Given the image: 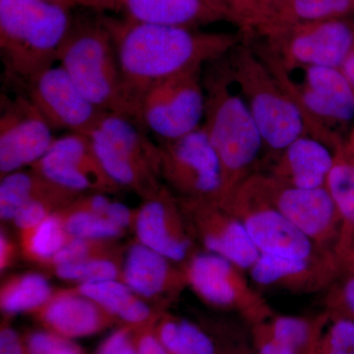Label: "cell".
<instances>
[{
	"label": "cell",
	"mask_w": 354,
	"mask_h": 354,
	"mask_svg": "<svg viewBox=\"0 0 354 354\" xmlns=\"http://www.w3.org/2000/svg\"><path fill=\"white\" fill-rule=\"evenodd\" d=\"M0 354H26L24 337L3 321L0 329Z\"/></svg>",
	"instance_id": "obj_41"
},
{
	"label": "cell",
	"mask_w": 354,
	"mask_h": 354,
	"mask_svg": "<svg viewBox=\"0 0 354 354\" xmlns=\"http://www.w3.org/2000/svg\"><path fill=\"white\" fill-rule=\"evenodd\" d=\"M318 354H354V349H317Z\"/></svg>",
	"instance_id": "obj_46"
},
{
	"label": "cell",
	"mask_w": 354,
	"mask_h": 354,
	"mask_svg": "<svg viewBox=\"0 0 354 354\" xmlns=\"http://www.w3.org/2000/svg\"><path fill=\"white\" fill-rule=\"evenodd\" d=\"M180 267L188 288L209 306L239 312L254 325L274 315L247 272L225 258L200 249Z\"/></svg>",
	"instance_id": "obj_11"
},
{
	"label": "cell",
	"mask_w": 354,
	"mask_h": 354,
	"mask_svg": "<svg viewBox=\"0 0 354 354\" xmlns=\"http://www.w3.org/2000/svg\"><path fill=\"white\" fill-rule=\"evenodd\" d=\"M209 8L215 10L216 12L221 14L225 20L228 19V14L227 6H225V0H203Z\"/></svg>",
	"instance_id": "obj_45"
},
{
	"label": "cell",
	"mask_w": 354,
	"mask_h": 354,
	"mask_svg": "<svg viewBox=\"0 0 354 354\" xmlns=\"http://www.w3.org/2000/svg\"><path fill=\"white\" fill-rule=\"evenodd\" d=\"M228 354H246V353H241V351H234V353H230Z\"/></svg>",
	"instance_id": "obj_47"
},
{
	"label": "cell",
	"mask_w": 354,
	"mask_h": 354,
	"mask_svg": "<svg viewBox=\"0 0 354 354\" xmlns=\"http://www.w3.org/2000/svg\"><path fill=\"white\" fill-rule=\"evenodd\" d=\"M32 316L44 330L70 339L90 337L120 323L75 288L55 290L50 300Z\"/></svg>",
	"instance_id": "obj_21"
},
{
	"label": "cell",
	"mask_w": 354,
	"mask_h": 354,
	"mask_svg": "<svg viewBox=\"0 0 354 354\" xmlns=\"http://www.w3.org/2000/svg\"><path fill=\"white\" fill-rule=\"evenodd\" d=\"M304 115L307 134L335 150L354 127V91L341 68L286 66L267 48H255Z\"/></svg>",
	"instance_id": "obj_4"
},
{
	"label": "cell",
	"mask_w": 354,
	"mask_h": 354,
	"mask_svg": "<svg viewBox=\"0 0 354 354\" xmlns=\"http://www.w3.org/2000/svg\"><path fill=\"white\" fill-rule=\"evenodd\" d=\"M30 169L70 192L113 194L121 188L104 171L88 135L67 133Z\"/></svg>",
	"instance_id": "obj_14"
},
{
	"label": "cell",
	"mask_w": 354,
	"mask_h": 354,
	"mask_svg": "<svg viewBox=\"0 0 354 354\" xmlns=\"http://www.w3.org/2000/svg\"><path fill=\"white\" fill-rule=\"evenodd\" d=\"M19 246L16 245L6 232H0V271L3 272L11 267L17 259Z\"/></svg>",
	"instance_id": "obj_42"
},
{
	"label": "cell",
	"mask_w": 354,
	"mask_h": 354,
	"mask_svg": "<svg viewBox=\"0 0 354 354\" xmlns=\"http://www.w3.org/2000/svg\"><path fill=\"white\" fill-rule=\"evenodd\" d=\"M26 85L28 97L53 130L88 135L104 113L88 101L59 65L44 70Z\"/></svg>",
	"instance_id": "obj_18"
},
{
	"label": "cell",
	"mask_w": 354,
	"mask_h": 354,
	"mask_svg": "<svg viewBox=\"0 0 354 354\" xmlns=\"http://www.w3.org/2000/svg\"><path fill=\"white\" fill-rule=\"evenodd\" d=\"M203 67L153 83L142 95L137 122L158 141H171L201 127L206 109Z\"/></svg>",
	"instance_id": "obj_8"
},
{
	"label": "cell",
	"mask_w": 354,
	"mask_h": 354,
	"mask_svg": "<svg viewBox=\"0 0 354 354\" xmlns=\"http://www.w3.org/2000/svg\"><path fill=\"white\" fill-rule=\"evenodd\" d=\"M262 323L276 341L297 349L301 354L315 353L322 315L316 320L304 317L272 315Z\"/></svg>",
	"instance_id": "obj_31"
},
{
	"label": "cell",
	"mask_w": 354,
	"mask_h": 354,
	"mask_svg": "<svg viewBox=\"0 0 354 354\" xmlns=\"http://www.w3.org/2000/svg\"><path fill=\"white\" fill-rule=\"evenodd\" d=\"M156 320L137 327L136 342L139 354H169L156 335L153 330Z\"/></svg>",
	"instance_id": "obj_40"
},
{
	"label": "cell",
	"mask_w": 354,
	"mask_h": 354,
	"mask_svg": "<svg viewBox=\"0 0 354 354\" xmlns=\"http://www.w3.org/2000/svg\"><path fill=\"white\" fill-rule=\"evenodd\" d=\"M178 201L201 250L225 258L244 272L251 269L260 252L237 216L220 203L183 198Z\"/></svg>",
	"instance_id": "obj_17"
},
{
	"label": "cell",
	"mask_w": 354,
	"mask_h": 354,
	"mask_svg": "<svg viewBox=\"0 0 354 354\" xmlns=\"http://www.w3.org/2000/svg\"><path fill=\"white\" fill-rule=\"evenodd\" d=\"M101 8L120 9L134 22L190 29L225 19L203 0H102Z\"/></svg>",
	"instance_id": "obj_23"
},
{
	"label": "cell",
	"mask_w": 354,
	"mask_h": 354,
	"mask_svg": "<svg viewBox=\"0 0 354 354\" xmlns=\"http://www.w3.org/2000/svg\"><path fill=\"white\" fill-rule=\"evenodd\" d=\"M339 272L327 290L328 311L354 318V249L339 256Z\"/></svg>",
	"instance_id": "obj_34"
},
{
	"label": "cell",
	"mask_w": 354,
	"mask_h": 354,
	"mask_svg": "<svg viewBox=\"0 0 354 354\" xmlns=\"http://www.w3.org/2000/svg\"><path fill=\"white\" fill-rule=\"evenodd\" d=\"M228 19L250 32L256 19V0H225Z\"/></svg>",
	"instance_id": "obj_38"
},
{
	"label": "cell",
	"mask_w": 354,
	"mask_h": 354,
	"mask_svg": "<svg viewBox=\"0 0 354 354\" xmlns=\"http://www.w3.org/2000/svg\"><path fill=\"white\" fill-rule=\"evenodd\" d=\"M153 330L169 354H216L211 337L186 319L162 311Z\"/></svg>",
	"instance_id": "obj_29"
},
{
	"label": "cell",
	"mask_w": 354,
	"mask_h": 354,
	"mask_svg": "<svg viewBox=\"0 0 354 354\" xmlns=\"http://www.w3.org/2000/svg\"><path fill=\"white\" fill-rule=\"evenodd\" d=\"M134 121L121 114L104 113L88 137L111 180L144 200L164 185L160 183V150Z\"/></svg>",
	"instance_id": "obj_7"
},
{
	"label": "cell",
	"mask_w": 354,
	"mask_h": 354,
	"mask_svg": "<svg viewBox=\"0 0 354 354\" xmlns=\"http://www.w3.org/2000/svg\"><path fill=\"white\" fill-rule=\"evenodd\" d=\"M72 26L69 9L46 0H0V51L7 73L27 84L53 66Z\"/></svg>",
	"instance_id": "obj_3"
},
{
	"label": "cell",
	"mask_w": 354,
	"mask_h": 354,
	"mask_svg": "<svg viewBox=\"0 0 354 354\" xmlns=\"http://www.w3.org/2000/svg\"><path fill=\"white\" fill-rule=\"evenodd\" d=\"M339 258L324 252L311 258H288L260 254L247 272L254 286L292 293L327 290L339 272Z\"/></svg>",
	"instance_id": "obj_20"
},
{
	"label": "cell",
	"mask_w": 354,
	"mask_h": 354,
	"mask_svg": "<svg viewBox=\"0 0 354 354\" xmlns=\"http://www.w3.org/2000/svg\"><path fill=\"white\" fill-rule=\"evenodd\" d=\"M74 288L97 302L122 325L140 327L156 320L162 312L153 308L120 279L83 283Z\"/></svg>",
	"instance_id": "obj_25"
},
{
	"label": "cell",
	"mask_w": 354,
	"mask_h": 354,
	"mask_svg": "<svg viewBox=\"0 0 354 354\" xmlns=\"http://www.w3.org/2000/svg\"><path fill=\"white\" fill-rule=\"evenodd\" d=\"M354 319V318H353Z\"/></svg>",
	"instance_id": "obj_48"
},
{
	"label": "cell",
	"mask_w": 354,
	"mask_h": 354,
	"mask_svg": "<svg viewBox=\"0 0 354 354\" xmlns=\"http://www.w3.org/2000/svg\"><path fill=\"white\" fill-rule=\"evenodd\" d=\"M326 188L342 220V232L335 255L354 249V131L335 150V160Z\"/></svg>",
	"instance_id": "obj_24"
},
{
	"label": "cell",
	"mask_w": 354,
	"mask_h": 354,
	"mask_svg": "<svg viewBox=\"0 0 354 354\" xmlns=\"http://www.w3.org/2000/svg\"><path fill=\"white\" fill-rule=\"evenodd\" d=\"M127 247L120 245L118 241H104V239H88L72 237L66 244L53 258L50 264L44 267V270L53 266L77 262V261L88 259V258L99 257V256L121 255L124 254Z\"/></svg>",
	"instance_id": "obj_35"
},
{
	"label": "cell",
	"mask_w": 354,
	"mask_h": 354,
	"mask_svg": "<svg viewBox=\"0 0 354 354\" xmlns=\"http://www.w3.org/2000/svg\"><path fill=\"white\" fill-rule=\"evenodd\" d=\"M221 205L241 221L260 254L311 258L327 252L310 241L270 202L255 174L245 179Z\"/></svg>",
	"instance_id": "obj_9"
},
{
	"label": "cell",
	"mask_w": 354,
	"mask_h": 354,
	"mask_svg": "<svg viewBox=\"0 0 354 354\" xmlns=\"http://www.w3.org/2000/svg\"><path fill=\"white\" fill-rule=\"evenodd\" d=\"M254 333L258 354H301L297 349L272 339L262 322L254 325Z\"/></svg>",
	"instance_id": "obj_39"
},
{
	"label": "cell",
	"mask_w": 354,
	"mask_h": 354,
	"mask_svg": "<svg viewBox=\"0 0 354 354\" xmlns=\"http://www.w3.org/2000/svg\"><path fill=\"white\" fill-rule=\"evenodd\" d=\"M53 129L28 95L1 100L0 176L31 167L55 142Z\"/></svg>",
	"instance_id": "obj_15"
},
{
	"label": "cell",
	"mask_w": 354,
	"mask_h": 354,
	"mask_svg": "<svg viewBox=\"0 0 354 354\" xmlns=\"http://www.w3.org/2000/svg\"><path fill=\"white\" fill-rule=\"evenodd\" d=\"M227 55L211 62V68L203 76L206 95L203 127L221 162L223 178L221 204L255 174L254 167L265 149L250 109L232 75Z\"/></svg>",
	"instance_id": "obj_2"
},
{
	"label": "cell",
	"mask_w": 354,
	"mask_h": 354,
	"mask_svg": "<svg viewBox=\"0 0 354 354\" xmlns=\"http://www.w3.org/2000/svg\"><path fill=\"white\" fill-rule=\"evenodd\" d=\"M277 156L266 174L279 183L304 189L326 187L335 151L321 140L304 135Z\"/></svg>",
	"instance_id": "obj_22"
},
{
	"label": "cell",
	"mask_w": 354,
	"mask_h": 354,
	"mask_svg": "<svg viewBox=\"0 0 354 354\" xmlns=\"http://www.w3.org/2000/svg\"><path fill=\"white\" fill-rule=\"evenodd\" d=\"M46 1L65 7L67 9L78 6V4H81V6H95V0H46Z\"/></svg>",
	"instance_id": "obj_44"
},
{
	"label": "cell",
	"mask_w": 354,
	"mask_h": 354,
	"mask_svg": "<svg viewBox=\"0 0 354 354\" xmlns=\"http://www.w3.org/2000/svg\"><path fill=\"white\" fill-rule=\"evenodd\" d=\"M123 257L124 254L99 256L77 262L53 266L46 271L62 281L76 283V286L109 279H120Z\"/></svg>",
	"instance_id": "obj_33"
},
{
	"label": "cell",
	"mask_w": 354,
	"mask_h": 354,
	"mask_svg": "<svg viewBox=\"0 0 354 354\" xmlns=\"http://www.w3.org/2000/svg\"><path fill=\"white\" fill-rule=\"evenodd\" d=\"M57 62L100 111L121 114L136 121V113L125 91L113 38L102 20L72 26Z\"/></svg>",
	"instance_id": "obj_5"
},
{
	"label": "cell",
	"mask_w": 354,
	"mask_h": 354,
	"mask_svg": "<svg viewBox=\"0 0 354 354\" xmlns=\"http://www.w3.org/2000/svg\"><path fill=\"white\" fill-rule=\"evenodd\" d=\"M77 198L64 208L59 209L65 228L72 237L118 241L127 234V230L124 228L118 227L104 216L86 208Z\"/></svg>",
	"instance_id": "obj_32"
},
{
	"label": "cell",
	"mask_w": 354,
	"mask_h": 354,
	"mask_svg": "<svg viewBox=\"0 0 354 354\" xmlns=\"http://www.w3.org/2000/svg\"><path fill=\"white\" fill-rule=\"evenodd\" d=\"M102 21L113 38L136 121L140 100L151 85L225 57L241 39L235 35L199 32L177 26L108 18Z\"/></svg>",
	"instance_id": "obj_1"
},
{
	"label": "cell",
	"mask_w": 354,
	"mask_h": 354,
	"mask_svg": "<svg viewBox=\"0 0 354 354\" xmlns=\"http://www.w3.org/2000/svg\"><path fill=\"white\" fill-rule=\"evenodd\" d=\"M71 239L58 209L36 227L19 232L20 252L26 260L44 268Z\"/></svg>",
	"instance_id": "obj_30"
},
{
	"label": "cell",
	"mask_w": 354,
	"mask_h": 354,
	"mask_svg": "<svg viewBox=\"0 0 354 354\" xmlns=\"http://www.w3.org/2000/svg\"><path fill=\"white\" fill-rule=\"evenodd\" d=\"M230 71L248 104L265 149L279 155L307 134L297 104L252 46L239 43L228 53Z\"/></svg>",
	"instance_id": "obj_6"
},
{
	"label": "cell",
	"mask_w": 354,
	"mask_h": 354,
	"mask_svg": "<svg viewBox=\"0 0 354 354\" xmlns=\"http://www.w3.org/2000/svg\"><path fill=\"white\" fill-rule=\"evenodd\" d=\"M136 329L134 326L123 324L101 342L95 354H139Z\"/></svg>",
	"instance_id": "obj_37"
},
{
	"label": "cell",
	"mask_w": 354,
	"mask_h": 354,
	"mask_svg": "<svg viewBox=\"0 0 354 354\" xmlns=\"http://www.w3.org/2000/svg\"><path fill=\"white\" fill-rule=\"evenodd\" d=\"M78 196L80 195L55 185L32 169L30 171L21 169L1 177L0 218L2 221L12 223L22 207L39 198L62 197L75 199Z\"/></svg>",
	"instance_id": "obj_26"
},
{
	"label": "cell",
	"mask_w": 354,
	"mask_h": 354,
	"mask_svg": "<svg viewBox=\"0 0 354 354\" xmlns=\"http://www.w3.org/2000/svg\"><path fill=\"white\" fill-rule=\"evenodd\" d=\"M132 230L135 241L179 266L200 250L178 198L165 184L136 209Z\"/></svg>",
	"instance_id": "obj_16"
},
{
	"label": "cell",
	"mask_w": 354,
	"mask_h": 354,
	"mask_svg": "<svg viewBox=\"0 0 354 354\" xmlns=\"http://www.w3.org/2000/svg\"><path fill=\"white\" fill-rule=\"evenodd\" d=\"M270 202L304 235L327 252L335 254L342 220L326 187L304 189L279 183L266 172H255Z\"/></svg>",
	"instance_id": "obj_13"
},
{
	"label": "cell",
	"mask_w": 354,
	"mask_h": 354,
	"mask_svg": "<svg viewBox=\"0 0 354 354\" xmlns=\"http://www.w3.org/2000/svg\"><path fill=\"white\" fill-rule=\"evenodd\" d=\"M43 274L28 272L4 279L0 288V309L6 317L17 314H35L50 300L55 292Z\"/></svg>",
	"instance_id": "obj_28"
},
{
	"label": "cell",
	"mask_w": 354,
	"mask_h": 354,
	"mask_svg": "<svg viewBox=\"0 0 354 354\" xmlns=\"http://www.w3.org/2000/svg\"><path fill=\"white\" fill-rule=\"evenodd\" d=\"M265 48L286 66L341 68L354 50V17L305 23L262 32Z\"/></svg>",
	"instance_id": "obj_12"
},
{
	"label": "cell",
	"mask_w": 354,
	"mask_h": 354,
	"mask_svg": "<svg viewBox=\"0 0 354 354\" xmlns=\"http://www.w3.org/2000/svg\"><path fill=\"white\" fill-rule=\"evenodd\" d=\"M286 0H256V19L252 30L264 23Z\"/></svg>",
	"instance_id": "obj_43"
},
{
	"label": "cell",
	"mask_w": 354,
	"mask_h": 354,
	"mask_svg": "<svg viewBox=\"0 0 354 354\" xmlns=\"http://www.w3.org/2000/svg\"><path fill=\"white\" fill-rule=\"evenodd\" d=\"M120 281L158 311H165L188 288L180 266L136 241L125 248Z\"/></svg>",
	"instance_id": "obj_19"
},
{
	"label": "cell",
	"mask_w": 354,
	"mask_h": 354,
	"mask_svg": "<svg viewBox=\"0 0 354 354\" xmlns=\"http://www.w3.org/2000/svg\"><path fill=\"white\" fill-rule=\"evenodd\" d=\"M158 143L160 178L176 196L221 204L223 197V171L203 125L180 138Z\"/></svg>",
	"instance_id": "obj_10"
},
{
	"label": "cell",
	"mask_w": 354,
	"mask_h": 354,
	"mask_svg": "<svg viewBox=\"0 0 354 354\" xmlns=\"http://www.w3.org/2000/svg\"><path fill=\"white\" fill-rule=\"evenodd\" d=\"M26 354H86L74 339L48 330H32L24 335Z\"/></svg>",
	"instance_id": "obj_36"
},
{
	"label": "cell",
	"mask_w": 354,
	"mask_h": 354,
	"mask_svg": "<svg viewBox=\"0 0 354 354\" xmlns=\"http://www.w3.org/2000/svg\"><path fill=\"white\" fill-rule=\"evenodd\" d=\"M348 17H354V0H286L255 31Z\"/></svg>",
	"instance_id": "obj_27"
}]
</instances>
